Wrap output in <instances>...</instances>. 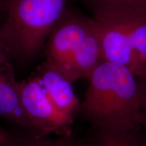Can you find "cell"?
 Listing matches in <instances>:
<instances>
[{
	"label": "cell",
	"mask_w": 146,
	"mask_h": 146,
	"mask_svg": "<svg viewBox=\"0 0 146 146\" xmlns=\"http://www.w3.org/2000/svg\"><path fill=\"white\" fill-rule=\"evenodd\" d=\"M138 79L125 66L102 61L89 78L78 112L94 129L143 127L145 112Z\"/></svg>",
	"instance_id": "6da1fadb"
},
{
	"label": "cell",
	"mask_w": 146,
	"mask_h": 146,
	"mask_svg": "<svg viewBox=\"0 0 146 146\" xmlns=\"http://www.w3.org/2000/svg\"><path fill=\"white\" fill-rule=\"evenodd\" d=\"M68 0H14L0 28L6 54L21 60L36 56L66 12Z\"/></svg>",
	"instance_id": "7a4b0ae2"
},
{
	"label": "cell",
	"mask_w": 146,
	"mask_h": 146,
	"mask_svg": "<svg viewBox=\"0 0 146 146\" xmlns=\"http://www.w3.org/2000/svg\"><path fill=\"white\" fill-rule=\"evenodd\" d=\"M19 90L24 110L35 135L69 137L73 118L55 106L36 76L20 82Z\"/></svg>",
	"instance_id": "3957f363"
},
{
	"label": "cell",
	"mask_w": 146,
	"mask_h": 146,
	"mask_svg": "<svg viewBox=\"0 0 146 146\" xmlns=\"http://www.w3.org/2000/svg\"><path fill=\"white\" fill-rule=\"evenodd\" d=\"M94 25L93 18L66 12L47 39L44 63L67 78L71 56Z\"/></svg>",
	"instance_id": "277c9868"
},
{
	"label": "cell",
	"mask_w": 146,
	"mask_h": 146,
	"mask_svg": "<svg viewBox=\"0 0 146 146\" xmlns=\"http://www.w3.org/2000/svg\"><path fill=\"white\" fill-rule=\"evenodd\" d=\"M19 83L5 56L0 60V116L35 135L22 104Z\"/></svg>",
	"instance_id": "5b68a950"
},
{
	"label": "cell",
	"mask_w": 146,
	"mask_h": 146,
	"mask_svg": "<svg viewBox=\"0 0 146 146\" xmlns=\"http://www.w3.org/2000/svg\"><path fill=\"white\" fill-rule=\"evenodd\" d=\"M36 76L55 106L65 114L74 118L81 103L73 90L72 83L45 63Z\"/></svg>",
	"instance_id": "8992f818"
},
{
	"label": "cell",
	"mask_w": 146,
	"mask_h": 146,
	"mask_svg": "<svg viewBox=\"0 0 146 146\" xmlns=\"http://www.w3.org/2000/svg\"><path fill=\"white\" fill-rule=\"evenodd\" d=\"M102 61L103 60L101 42L98 27L94 21L93 28L71 56L67 78L72 83L81 78L89 79Z\"/></svg>",
	"instance_id": "52a82bcc"
},
{
	"label": "cell",
	"mask_w": 146,
	"mask_h": 146,
	"mask_svg": "<svg viewBox=\"0 0 146 146\" xmlns=\"http://www.w3.org/2000/svg\"><path fill=\"white\" fill-rule=\"evenodd\" d=\"M143 126L121 130H98L80 146H145Z\"/></svg>",
	"instance_id": "ba28073f"
},
{
	"label": "cell",
	"mask_w": 146,
	"mask_h": 146,
	"mask_svg": "<svg viewBox=\"0 0 146 146\" xmlns=\"http://www.w3.org/2000/svg\"><path fill=\"white\" fill-rule=\"evenodd\" d=\"M69 137H61L57 139H50L46 136L29 134L25 138L18 137L16 146H66Z\"/></svg>",
	"instance_id": "9c48e42d"
},
{
	"label": "cell",
	"mask_w": 146,
	"mask_h": 146,
	"mask_svg": "<svg viewBox=\"0 0 146 146\" xmlns=\"http://www.w3.org/2000/svg\"><path fill=\"white\" fill-rule=\"evenodd\" d=\"M98 7H108L116 8H146V0H91Z\"/></svg>",
	"instance_id": "30bf717a"
},
{
	"label": "cell",
	"mask_w": 146,
	"mask_h": 146,
	"mask_svg": "<svg viewBox=\"0 0 146 146\" xmlns=\"http://www.w3.org/2000/svg\"><path fill=\"white\" fill-rule=\"evenodd\" d=\"M18 137L4 130H0V146H16Z\"/></svg>",
	"instance_id": "8fae6325"
},
{
	"label": "cell",
	"mask_w": 146,
	"mask_h": 146,
	"mask_svg": "<svg viewBox=\"0 0 146 146\" xmlns=\"http://www.w3.org/2000/svg\"><path fill=\"white\" fill-rule=\"evenodd\" d=\"M140 80V86L141 90V98L144 110L146 112V78Z\"/></svg>",
	"instance_id": "7c38bea8"
},
{
	"label": "cell",
	"mask_w": 146,
	"mask_h": 146,
	"mask_svg": "<svg viewBox=\"0 0 146 146\" xmlns=\"http://www.w3.org/2000/svg\"><path fill=\"white\" fill-rule=\"evenodd\" d=\"M2 8V4H1V2L0 1V10ZM6 56V53L5 52L4 50H3L2 45H1V39H0V60L3 59V58H5Z\"/></svg>",
	"instance_id": "4fadbf2b"
},
{
	"label": "cell",
	"mask_w": 146,
	"mask_h": 146,
	"mask_svg": "<svg viewBox=\"0 0 146 146\" xmlns=\"http://www.w3.org/2000/svg\"><path fill=\"white\" fill-rule=\"evenodd\" d=\"M13 1L14 0H0L1 4H2V8H4L5 10L8 8V7L10 6V5Z\"/></svg>",
	"instance_id": "5bb4252c"
},
{
	"label": "cell",
	"mask_w": 146,
	"mask_h": 146,
	"mask_svg": "<svg viewBox=\"0 0 146 146\" xmlns=\"http://www.w3.org/2000/svg\"><path fill=\"white\" fill-rule=\"evenodd\" d=\"M143 130H144V135H145V146H146V112H145V121H144V123H143Z\"/></svg>",
	"instance_id": "9a60e30c"
},
{
	"label": "cell",
	"mask_w": 146,
	"mask_h": 146,
	"mask_svg": "<svg viewBox=\"0 0 146 146\" xmlns=\"http://www.w3.org/2000/svg\"><path fill=\"white\" fill-rule=\"evenodd\" d=\"M66 146H80V145H79V144L74 143V142L71 141L70 140V141H69V142L68 143V144H67Z\"/></svg>",
	"instance_id": "2e32d148"
}]
</instances>
